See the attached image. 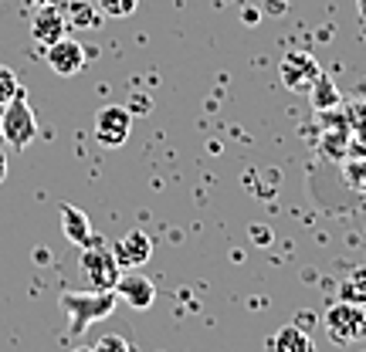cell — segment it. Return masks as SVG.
Instances as JSON below:
<instances>
[{
  "label": "cell",
  "mask_w": 366,
  "mask_h": 352,
  "mask_svg": "<svg viewBox=\"0 0 366 352\" xmlns=\"http://www.w3.org/2000/svg\"><path fill=\"white\" fill-rule=\"evenodd\" d=\"M116 291H61V312L68 315V332L71 336H81L92 322H99V318H109V315L116 312Z\"/></svg>",
  "instance_id": "1"
},
{
  "label": "cell",
  "mask_w": 366,
  "mask_h": 352,
  "mask_svg": "<svg viewBox=\"0 0 366 352\" xmlns=\"http://www.w3.org/2000/svg\"><path fill=\"white\" fill-rule=\"evenodd\" d=\"M0 139L11 146V149H27V146L38 139V119L27 105V91L21 89L11 102L4 105L0 112Z\"/></svg>",
  "instance_id": "2"
},
{
  "label": "cell",
  "mask_w": 366,
  "mask_h": 352,
  "mask_svg": "<svg viewBox=\"0 0 366 352\" xmlns=\"http://www.w3.org/2000/svg\"><path fill=\"white\" fill-rule=\"evenodd\" d=\"M322 328H326V336L336 342V346H353V342L366 339L363 305H353V301H336V305H329L326 315H322Z\"/></svg>",
  "instance_id": "3"
},
{
  "label": "cell",
  "mask_w": 366,
  "mask_h": 352,
  "mask_svg": "<svg viewBox=\"0 0 366 352\" xmlns=\"http://www.w3.org/2000/svg\"><path fill=\"white\" fill-rule=\"evenodd\" d=\"M81 274H85L89 288H95V291H112L119 281V274H122V268L116 264L112 248H105V241L92 237L89 244L81 248Z\"/></svg>",
  "instance_id": "4"
},
{
  "label": "cell",
  "mask_w": 366,
  "mask_h": 352,
  "mask_svg": "<svg viewBox=\"0 0 366 352\" xmlns=\"http://www.w3.org/2000/svg\"><path fill=\"white\" fill-rule=\"evenodd\" d=\"M132 132V112L126 105H105L99 109V116H95V139L109 149H116L129 139Z\"/></svg>",
  "instance_id": "5"
},
{
  "label": "cell",
  "mask_w": 366,
  "mask_h": 352,
  "mask_svg": "<svg viewBox=\"0 0 366 352\" xmlns=\"http://www.w3.org/2000/svg\"><path fill=\"white\" fill-rule=\"evenodd\" d=\"M282 81H285V89L292 91H302V95H309V89L315 85V79L322 75V68L315 61L309 51H288L282 58Z\"/></svg>",
  "instance_id": "6"
},
{
  "label": "cell",
  "mask_w": 366,
  "mask_h": 352,
  "mask_svg": "<svg viewBox=\"0 0 366 352\" xmlns=\"http://www.w3.org/2000/svg\"><path fill=\"white\" fill-rule=\"evenodd\" d=\"M44 58H48V68L54 75L71 79V75H79L81 68L89 65V48H81L75 38H61L44 48Z\"/></svg>",
  "instance_id": "7"
},
{
  "label": "cell",
  "mask_w": 366,
  "mask_h": 352,
  "mask_svg": "<svg viewBox=\"0 0 366 352\" xmlns=\"http://www.w3.org/2000/svg\"><path fill=\"white\" fill-rule=\"evenodd\" d=\"M65 34H68V21L61 4H41V7H34V14H31V38L38 41L41 48L61 41Z\"/></svg>",
  "instance_id": "8"
},
{
  "label": "cell",
  "mask_w": 366,
  "mask_h": 352,
  "mask_svg": "<svg viewBox=\"0 0 366 352\" xmlns=\"http://www.w3.org/2000/svg\"><path fill=\"white\" fill-rule=\"evenodd\" d=\"M112 254H116V264L122 271L143 268V264L153 258V237L143 234V231H129V234H122L116 244H112Z\"/></svg>",
  "instance_id": "9"
},
{
  "label": "cell",
  "mask_w": 366,
  "mask_h": 352,
  "mask_svg": "<svg viewBox=\"0 0 366 352\" xmlns=\"http://www.w3.org/2000/svg\"><path fill=\"white\" fill-rule=\"evenodd\" d=\"M112 291H116L119 301H126L129 308H139V312L157 301V285H153L146 274H119V281Z\"/></svg>",
  "instance_id": "10"
},
{
  "label": "cell",
  "mask_w": 366,
  "mask_h": 352,
  "mask_svg": "<svg viewBox=\"0 0 366 352\" xmlns=\"http://www.w3.org/2000/svg\"><path fill=\"white\" fill-rule=\"evenodd\" d=\"M268 346H272V352H315L312 336H309L299 322H288V326H282L272 336V342H268Z\"/></svg>",
  "instance_id": "11"
},
{
  "label": "cell",
  "mask_w": 366,
  "mask_h": 352,
  "mask_svg": "<svg viewBox=\"0 0 366 352\" xmlns=\"http://www.w3.org/2000/svg\"><path fill=\"white\" fill-rule=\"evenodd\" d=\"M61 7H65L68 27H75V31H95V27H102V11L92 0H68Z\"/></svg>",
  "instance_id": "12"
},
{
  "label": "cell",
  "mask_w": 366,
  "mask_h": 352,
  "mask_svg": "<svg viewBox=\"0 0 366 352\" xmlns=\"http://www.w3.org/2000/svg\"><path fill=\"white\" fill-rule=\"evenodd\" d=\"M61 231H65V237L71 241V244H79V248H85L92 237V221L85 217V210L71 207V203H65L61 207Z\"/></svg>",
  "instance_id": "13"
},
{
  "label": "cell",
  "mask_w": 366,
  "mask_h": 352,
  "mask_svg": "<svg viewBox=\"0 0 366 352\" xmlns=\"http://www.w3.org/2000/svg\"><path fill=\"white\" fill-rule=\"evenodd\" d=\"M340 301H353V305H366V268H353L342 274L340 281Z\"/></svg>",
  "instance_id": "14"
},
{
  "label": "cell",
  "mask_w": 366,
  "mask_h": 352,
  "mask_svg": "<svg viewBox=\"0 0 366 352\" xmlns=\"http://www.w3.org/2000/svg\"><path fill=\"white\" fill-rule=\"evenodd\" d=\"M309 95H312V105L315 109H322V112H326V109H336V105L342 102L340 91H336V85H332L326 75H319V79H315V85L309 89Z\"/></svg>",
  "instance_id": "15"
},
{
  "label": "cell",
  "mask_w": 366,
  "mask_h": 352,
  "mask_svg": "<svg viewBox=\"0 0 366 352\" xmlns=\"http://www.w3.org/2000/svg\"><path fill=\"white\" fill-rule=\"evenodd\" d=\"M95 7L102 11V17H129L136 14L139 0H95Z\"/></svg>",
  "instance_id": "16"
},
{
  "label": "cell",
  "mask_w": 366,
  "mask_h": 352,
  "mask_svg": "<svg viewBox=\"0 0 366 352\" xmlns=\"http://www.w3.org/2000/svg\"><path fill=\"white\" fill-rule=\"evenodd\" d=\"M21 89H24V85L17 81V71H14V68H7V65H0V109L11 102Z\"/></svg>",
  "instance_id": "17"
},
{
  "label": "cell",
  "mask_w": 366,
  "mask_h": 352,
  "mask_svg": "<svg viewBox=\"0 0 366 352\" xmlns=\"http://www.w3.org/2000/svg\"><path fill=\"white\" fill-rule=\"evenodd\" d=\"M92 352H132V349H129V342L122 339V336L109 332V336H102V339H95Z\"/></svg>",
  "instance_id": "18"
},
{
  "label": "cell",
  "mask_w": 366,
  "mask_h": 352,
  "mask_svg": "<svg viewBox=\"0 0 366 352\" xmlns=\"http://www.w3.org/2000/svg\"><path fill=\"white\" fill-rule=\"evenodd\" d=\"M7 180V149L0 146V183Z\"/></svg>",
  "instance_id": "19"
},
{
  "label": "cell",
  "mask_w": 366,
  "mask_h": 352,
  "mask_svg": "<svg viewBox=\"0 0 366 352\" xmlns=\"http://www.w3.org/2000/svg\"><path fill=\"white\" fill-rule=\"evenodd\" d=\"M258 17H262V14L254 11V7H248V11H244V21H248V24H254V21H258Z\"/></svg>",
  "instance_id": "20"
},
{
  "label": "cell",
  "mask_w": 366,
  "mask_h": 352,
  "mask_svg": "<svg viewBox=\"0 0 366 352\" xmlns=\"http://www.w3.org/2000/svg\"><path fill=\"white\" fill-rule=\"evenodd\" d=\"M356 14H360V21L366 24V0H356Z\"/></svg>",
  "instance_id": "21"
},
{
  "label": "cell",
  "mask_w": 366,
  "mask_h": 352,
  "mask_svg": "<svg viewBox=\"0 0 366 352\" xmlns=\"http://www.w3.org/2000/svg\"><path fill=\"white\" fill-rule=\"evenodd\" d=\"M31 7H41V4H68V0H27Z\"/></svg>",
  "instance_id": "22"
},
{
  "label": "cell",
  "mask_w": 366,
  "mask_h": 352,
  "mask_svg": "<svg viewBox=\"0 0 366 352\" xmlns=\"http://www.w3.org/2000/svg\"><path fill=\"white\" fill-rule=\"evenodd\" d=\"M71 352H92V346H89V349H71Z\"/></svg>",
  "instance_id": "23"
},
{
  "label": "cell",
  "mask_w": 366,
  "mask_h": 352,
  "mask_svg": "<svg viewBox=\"0 0 366 352\" xmlns=\"http://www.w3.org/2000/svg\"><path fill=\"white\" fill-rule=\"evenodd\" d=\"M221 4H224V0H221Z\"/></svg>",
  "instance_id": "24"
}]
</instances>
